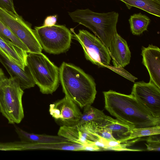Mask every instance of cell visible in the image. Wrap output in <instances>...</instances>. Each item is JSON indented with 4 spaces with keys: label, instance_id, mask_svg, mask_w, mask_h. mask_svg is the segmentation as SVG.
<instances>
[{
    "label": "cell",
    "instance_id": "1",
    "mask_svg": "<svg viewBox=\"0 0 160 160\" xmlns=\"http://www.w3.org/2000/svg\"><path fill=\"white\" fill-rule=\"evenodd\" d=\"M103 93L105 108L131 128L160 125V118L153 116L131 94L126 95L112 90Z\"/></svg>",
    "mask_w": 160,
    "mask_h": 160
},
{
    "label": "cell",
    "instance_id": "2",
    "mask_svg": "<svg viewBox=\"0 0 160 160\" xmlns=\"http://www.w3.org/2000/svg\"><path fill=\"white\" fill-rule=\"evenodd\" d=\"M59 69V80L66 97L79 107L91 105L97 93L93 79L82 69L63 62Z\"/></svg>",
    "mask_w": 160,
    "mask_h": 160
},
{
    "label": "cell",
    "instance_id": "3",
    "mask_svg": "<svg viewBox=\"0 0 160 160\" xmlns=\"http://www.w3.org/2000/svg\"><path fill=\"white\" fill-rule=\"evenodd\" d=\"M68 14L73 22L92 31L108 48L111 40L117 33L116 26L119 16L118 12L112 11L98 13L87 8L77 9Z\"/></svg>",
    "mask_w": 160,
    "mask_h": 160
},
{
    "label": "cell",
    "instance_id": "4",
    "mask_svg": "<svg viewBox=\"0 0 160 160\" xmlns=\"http://www.w3.org/2000/svg\"><path fill=\"white\" fill-rule=\"evenodd\" d=\"M26 67L41 93L52 94L57 89L60 81L59 68L42 52L28 53Z\"/></svg>",
    "mask_w": 160,
    "mask_h": 160
},
{
    "label": "cell",
    "instance_id": "5",
    "mask_svg": "<svg viewBox=\"0 0 160 160\" xmlns=\"http://www.w3.org/2000/svg\"><path fill=\"white\" fill-rule=\"evenodd\" d=\"M23 90L16 79L6 78L0 84V112L11 124H18L24 117Z\"/></svg>",
    "mask_w": 160,
    "mask_h": 160
},
{
    "label": "cell",
    "instance_id": "6",
    "mask_svg": "<svg viewBox=\"0 0 160 160\" xmlns=\"http://www.w3.org/2000/svg\"><path fill=\"white\" fill-rule=\"evenodd\" d=\"M34 30L42 49L45 52L59 54L70 48L72 34L65 26L54 25L36 27Z\"/></svg>",
    "mask_w": 160,
    "mask_h": 160
},
{
    "label": "cell",
    "instance_id": "7",
    "mask_svg": "<svg viewBox=\"0 0 160 160\" xmlns=\"http://www.w3.org/2000/svg\"><path fill=\"white\" fill-rule=\"evenodd\" d=\"M0 19L24 44L29 52H42V49L34 29L21 16L0 8Z\"/></svg>",
    "mask_w": 160,
    "mask_h": 160
},
{
    "label": "cell",
    "instance_id": "8",
    "mask_svg": "<svg viewBox=\"0 0 160 160\" xmlns=\"http://www.w3.org/2000/svg\"><path fill=\"white\" fill-rule=\"evenodd\" d=\"M72 37L81 45L86 59L99 67H110L111 57L108 48L98 37L85 30L78 33L71 29Z\"/></svg>",
    "mask_w": 160,
    "mask_h": 160
},
{
    "label": "cell",
    "instance_id": "9",
    "mask_svg": "<svg viewBox=\"0 0 160 160\" xmlns=\"http://www.w3.org/2000/svg\"><path fill=\"white\" fill-rule=\"evenodd\" d=\"M99 125L93 122H87L71 126H61L58 134L69 142L83 146L94 144L101 137L96 133Z\"/></svg>",
    "mask_w": 160,
    "mask_h": 160
},
{
    "label": "cell",
    "instance_id": "10",
    "mask_svg": "<svg viewBox=\"0 0 160 160\" xmlns=\"http://www.w3.org/2000/svg\"><path fill=\"white\" fill-rule=\"evenodd\" d=\"M131 94L153 116L160 118V88L149 82H137Z\"/></svg>",
    "mask_w": 160,
    "mask_h": 160
},
{
    "label": "cell",
    "instance_id": "11",
    "mask_svg": "<svg viewBox=\"0 0 160 160\" xmlns=\"http://www.w3.org/2000/svg\"><path fill=\"white\" fill-rule=\"evenodd\" d=\"M50 114L62 126H71L77 124L82 115L78 106L66 96L49 106Z\"/></svg>",
    "mask_w": 160,
    "mask_h": 160
},
{
    "label": "cell",
    "instance_id": "12",
    "mask_svg": "<svg viewBox=\"0 0 160 160\" xmlns=\"http://www.w3.org/2000/svg\"><path fill=\"white\" fill-rule=\"evenodd\" d=\"M141 55L142 62L149 75V82L160 88V48L152 44L147 48L142 46Z\"/></svg>",
    "mask_w": 160,
    "mask_h": 160
},
{
    "label": "cell",
    "instance_id": "13",
    "mask_svg": "<svg viewBox=\"0 0 160 160\" xmlns=\"http://www.w3.org/2000/svg\"><path fill=\"white\" fill-rule=\"evenodd\" d=\"M108 49L115 67L122 68L129 63L131 54L127 43L118 33L111 40Z\"/></svg>",
    "mask_w": 160,
    "mask_h": 160
},
{
    "label": "cell",
    "instance_id": "14",
    "mask_svg": "<svg viewBox=\"0 0 160 160\" xmlns=\"http://www.w3.org/2000/svg\"><path fill=\"white\" fill-rule=\"evenodd\" d=\"M0 62L10 76L18 81L21 88L24 90L34 87L35 82L29 71L26 67L23 70L10 60L0 49Z\"/></svg>",
    "mask_w": 160,
    "mask_h": 160
},
{
    "label": "cell",
    "instance_id": "15",
    "mask_svg": "<svg viewBox=\"0 0 160 160\" xmlns=\"http://www.w3.org/2000/svg\"><path fill=\"white\" fill-rule=\"evenodd\" d=\"M0 49L11 61L23 70L26 66L28 53L10 41L3 40L0 37Z\"/></svg>",
    "mask_w": 160,
    "mask_h": 160
},
{
    "label": "cell",
    "instance_id": "16",
    "mask_svg": "<svg viewBox=\"0 0 160 160\" xmlns=\"http://www.w3.org/2000/svg\"><path fill=\"white\" fill-rule=\"evenodd\" d=\"M15 131L21 141L32 143L57 142L67 140L59 136H56L30 133L16 126Z\"/></svg>",
    "mask_w": 160,
    "mask_h": 160
},
{
    "label": "cell",
    "instance_id": "17",
    "mask_svg": "<svg viewBox=\"0 0 160 160\" xmlns=\"http://www.w3.org/2000/svg\"><path fill=\"white\" fill-rule=\"evenodd\" d=\"M83 108L80 119L78 124L93 122L103 127L110 117L106 115L102 111L93 107L91 105H87Z\"/></svg>",
    "mask_w": 160,
    "mask_h": 160
},
{
    "label": "cell",
    "instance_id": "18",
    "mask_svg": "<svg viewBox=\"0 0 160 160\" xmlns=\"http://www.w3.org/2000/svg\"><path fill=\"white\" fill-rule=\"evenodd\" d=\"M130 9L135 7L160 17V0H119Z\"/></svg>",
    "mask_w": 160,
    "mask_h": 160
},
{
    "label": "cell",
    "instance_id": "19",
    "mask_svg": "<svg viewBox=\"0 0 160 160\" xmlns=\"http://www.w3.org/2000/svg\"><path fill=\"white\" fill-rule=\"evenodd\" d=\"M128 21L131 31L135 35H139L147 30L150 22L148 17L141 13L131 15Z\"/></svg>",
    "mask_w": 160,
    "mask_h": 160
},
{
    "label": "cell",
    "instance_id": "20",
    "mask_svg": "<svg viewBox=\"0 0 160 160\" xmlns=\"http://www.w3.org/2000/svg\"><path fill=\"white\" fill-rule=\"evenodd\" d=\"M160 125L138 128H132L129 136L119 140L121 143L125 142L129 140L141 137L152 135H159Z\"/></svg>",
    "mask_w": 160,
    "mask_h": 160
},
{
    "label": "cell",
    "instance_id": "21",
    "mask_svg": "<svg viewBox=\"0 0 160 160\" xmlns=\"http://www.w3.org/2000/svg\"><path fill=\"white\" fill-rule=\"evenodd\" d=\"M0 37L4 40L12 42L28 53L29 51L24 44L13 33L10 28L0 19Z\"/></svg>",
    "mask_w": 160,
    "mask_h": 160
},
{
    "label": "cell",
    "instance_id": "22",
    "mask_svg": "<svg viewBox=\"0 0 160 160\" xmlns=\"http://www.w3.org/2000/svg\"><path fill=\"white\" fill-rule=\"evenodd\" d=\"M107 128L113 132H114L122 136H127L130 133L132 128L125 123L110 117L106 124L103 126Z\"/></svg>",
    "mask_w": 160,
    "mask_h": 160
},
{
    "label": "cell",
    "instance_id": "23",
    "mask_svg": "<svg viewBox=\"0 0 160 160\" xmlns=\"http://www.w3.org/2000/svg\"><path fill=\"white\" fill-rule=\"evenodd\" d=\"M152 135L148 136L146 139L147 149L148 151H160V140L157 135Z\"/></svg>",
    "mask_w": 160,
    "mask_h": 160
},
{
    "label": "cell",
    "instance_id": "24",
    "mask_svg": "<svg viewBox=\"0 0 160 160\" xmlns=\"http://www.w3.org/2000/svg\"><path fill=\"white\" fill-rule=\"evenodd\" d=\"M96 133L100 137L108 140L117 141L112 135V132L109 129L98 126L96 129Z\"/></svg>",
    "mask_w": 160,
    "mask_h": 160
},
{
    "label": "cell",
    "instance_id": "25",
    "mask_svg": "<svg viewBox=\"0 0 160 160\" xmlns=\"http://www.w3.org/2000/svg\"><path fill=\"white\" fill-rule=\"evenodd\" d=\"M0 8L17 14L14 5L13 0H0Z\"/></svg>",
    "mask_w": 160,
    "mask_h": 160
},
{
    "label": "cell",
    "instance_id": "26",
    "mask_svg": "<svg viewBox=\"0 0 160 160\" xmlns=\"http://www.w3.org/2000/svg\"><path fill=\"white\" fill-rule=\"evenodd\" d=\"M57 21V16L56 15L48 16L45 19L43 26H51L56 24Z\"/></svg>",
    "mask_w": 160,
    "mask_h": 160
},
{
    "label": "cell",
    "instance_id": "27",
    "mask_svg": "<svg viewBox=\"0 0 160 160\" xmlns=\"http://www.w3.org/2000/svg\"><path fill=\"white\" fill-rule=\"evenodd\" d=\"M102 149L94 144H90L84 146L83 151H99Z\"/></svg>",
    "mask_w": 160,
    "mask_h": 160
},
{
    "label": "cell",
    "instance_id": "28",
    "mask_svg": "<svg viewBox=\"0 0 160 160\" xmlns=\"http://www.w3.org/2000/svg\"><path fill=\"white\" fill-rule=\"evenodd\" d=\"M6 78L3 71L2 68H0V84L2 81Z\"/></svg>",
    "mask_w": 160,
    "mask_h": 160
}]
</instances>
